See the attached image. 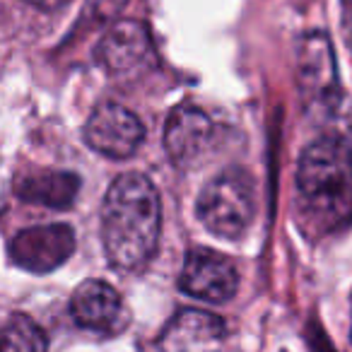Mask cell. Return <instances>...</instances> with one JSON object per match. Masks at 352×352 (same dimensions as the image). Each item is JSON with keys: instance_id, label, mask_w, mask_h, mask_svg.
Here are the masks:
<instances>
[{"instance_id": "1", "label": "cell", "mask_w": 352, "mask_h": 352, "mask_svg": "<svg viewBox=\"0 0 352 352\" xmlns=\"http://www.w3.org/2000/svg\"><path fill=\"white\" fill-rule=\"evenodd\" d=\"M297 212L314 239L352 225V147L336 135L314 140L299 157Z\"/></svg>"}, {"instance_id": "2", "label": "cell", "mask_w": 352, "mask_h": 352, "mask_svg": "<svg viewBox=\"0 0 352 352\" xmlns=\"http://www.w3.org/2000/svg\"><path fill=\"white\" fill-rule=\"evenodd\" d=\"M162 230V203L145 174L116 176L102 203V241L118 270H138L155 256Z\"/></svg>"}, {"instance_id": "3", "label": "cell", "mask_w": 352, "mask_h": 352, "mask_svg": "<svg viewBox=\"0 0 352 352\" xmlns=\"http://www.w3.org/2000/svg\"><path fill=\"white\" fill-rule=\"evenodd\" d=\"M198 220L220 239H241L256 212L254 179L239 166L222 169L198 196Z\"/></svg>"}, {"instance_id": "4", "label": "cell", "mask_w": 352, "mask_h": 352, "mask_svg": "<svg viewBox=\"0 0 352 352\" xmlns=\"http://www.w3.org/2000/svg\"><path fill=\"white\" fill-rule=\"evenodd\" d=\"M297 82L309 111L328 116L338 109L342 87L326 32H309L297 41Z\"/></svg>"}, {"instance_id": "5", "label": "cell", "mask_w": 352, "mask_h": 352, "mask_svg": "<svg viewBox=\"0 0 352 352\" xmlns=\"http://www.w3.org/2000/svg\"><path fill=\"white\" fill-rule=\"evenodd\" d=\"M215 123L203 109L182 104L169 113L164 126V150L179 169H196L215 145Z\"/></svg>"}, {"instance_id": "6", "label": "cell", "mask_w": 352, "mask_h": 352, "mask_svg": "<svg viewBox=\"0 0 352 352\" xmlns=\"http://www.w3.org/2000/svg\"><path fill=\"white\" fill-rule=\"evenodd\" d=\"M75 251V234L68 225H39L17 232L8 244L12 263L27 273L44 275L60 268Z\"/></svg>"}, {"instance_id": "7", "label": "cell", "mask_w": 352, "mask_h": 352, "mask_svg": "<svg viewBox=\"0 0 352 352\" xmlns=\"http://www.w3.org/2000/svg\"><path fill=\"white\" fill-rule=\"evenodd\" d=\"M145 138V126L131 109L107 102L85 123V142L109 160H128Z\"/></svg>"}, {"instance_id": "8", "label": "cell", "mask_w": 352, "mask_h": 352, "mask_svg": "<svg viewBox=\"0 0 352 352\" xmlns=\"http://www.w3.org/2000/svg\"><path fill=\"white\" fill-rule=\"evenodd\" d=\"M179 287L203 302L225 304L239 289V270L225 254L201 246L186 254Z\"/></svg>"}, {"instance_id": "9", "label": "cell", "mask_w": 352, "mask_h": 352, "mask_svg": "<svg viewBox=\"0 0 352 352\" xmlns=\"http://www.w3.org/2000/svg\"><path fill=\"white\" fill-rule=\"evenodd\" d=\"M70 311L80 328L104 338L121 336L131 326V311L123 297L102 280H87L80 285L70 299Z\"/></svg>"}, {"instance_id": "10", "label": "cell", "mask_w": 352, "mask_h": 352, "mask_svg": "<svg viewBox=\"0 0 352 352\" xmlns=\"http://www.w3.org/2000/svg\"><path fill=\"white\" fill-rule=\"evenodd\" d=\"M155 58L152 36L142 22L121 20L102 36L97 46V60L104 65L109 75L126 78L135 75Z\"/></svg>"}, {"instance_id": "11", "label": "cell", "mask_w": 352, "mask_h": 352, "mask_svg": "<svg viewBox=\"0 0 352 352\" xmlns=\"http://www.w3.org/2000/svg\"><path fill=\"white\" fill-rule=\"evenodd\" d=\"M225 321L203 309H179L160 333L162 352H220Z\"/></svg>"}, {"instance_id": "12", "label": "cell", "mask_w": 352, "mask_h": 352, "mask_svg": "<svg viewBox=\"0 0 352 352\" xmlns=\"http://www.w3.org/2000/svg\"><path fill=\"white\" fill-rule=\"evenodd\" d=\"M80 191V176L73 171L60 169H36L30 174L17 176L15 193L25 203H39V206L65 210L75 203Z\"/></svg>"}, {"instance_id": "13", "label": "cell", "mask_w": 352, "mask_h": 352, "mask_svg": "<svg viewBox=\"0 0 352 352\" xmlns=\"http://www.w3.org/2000/svg\"><path fill=\"white\" fill-rule=\"evenodd\" d=\"M3 352H49V342L39 323L25 314H12L3 328Z\"/></svg>"}, {"instance_id": "14", "label": "cell", "mask_w": 352, "mask_h": 352, "mask_svg": "<svg viewBox=\"0 0 352 352\" xmlns=\"http://www.w3.org/2000/svg\"><path fill=\"white\" fill-rule=\"evenodd\" d=\"M22 3H27V6H32V8H36V10L56 12V10H60V8L68 6L70 0H22Z\"/></svg>"}]
</instances>
